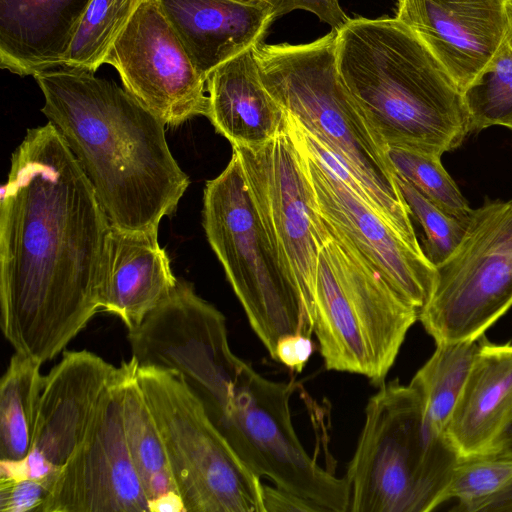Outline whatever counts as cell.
<instances>
[{"label": "cell", "instance_id": "6da1fadb", "mask_svg": "<svg viewBox=\"0 0 512 512\" xmlns=\"http://www.w3.org/2000/svg\"><path fill=\"white\" fill-rule=\"evenodd\" d=\"M110 226L57 128L28 129L0 204V324L15 352L52 360L101 310Z\"/></svg>", "mask_w": 512, "mask_h": 512}, {"label": "cell", "instance_id": "7a4b0ae2", "mask_svg": "<svg viewBox=\"0 0 512 512\" xmlns=\"http://www.w3.org/2000/svg\"><path fill=\"white\" fill-rule=\"evenodd\" d=\"M34 79L42 113L63 136L111 225L158 229L190 182L170 152L165 124L95 72L61 66Z\"/></svg>", "mask_w": 512, "mask_h": 512}, {"label": "cell", "instance_id": "3957f363", "mask_svg": "<svg viewBox=\"0 0 512 512\" xmlns=\"http://www.w3.org/2000/svg\"><path fill=\"white\" fill-rule=\"evenodd\" d=\"M339 74L388 148L441 157L470 134L463 92L396 17H357L336 38Z\"/></svg>", "mask_w": 512, "mask_h": 512}, {"label": "cell", "instance_id": "277c9868", "mask_svg": "<svg viewBox=\"0 0 512 512\" xmlns=\"http://www.w3.org/2000/svg\"><path fill=\"white\" fill-rule=\"evenodd\" d=\"M336 38L331 29L309 43L256 44L252 50L262 82L286 113L346 165L380 215L423 252L387 147L339 74Z\"/></svg>", "mask_w": 512, "mask_h": 512}, {"label": "cell", "instance_id": "5b68a950", "mask_svg": "<svg viewBox=\"0 0 512 512\" xmlns=\"http://www.w3.org/2000/svg\"><path fill=\"white\" fill-rule=\"evenodd\" d=\"M431 426L420 391L384 382L365 408V421L345 479L351 512H429L459 461Z\"/></svg>", "mask_w": 512, "mask_h": 512}, {"label": "cell", "instance_id": "8992f818", "mask_svg": "<svg viewBox=\"0 0 512 512\" xmlns=\"http://www.w3.org/2000/svg\"><path fill=\"white\" fill-rule=\"evenodd\" d=\"M327 227V226H326ZM318 256L313 333L325 368L380 386L419 311L329 227Z\"/></svg>", "mask_w": 512, "mask_h": 512}, {"label": "cell", "instance_id": "52a82bcc", "mask_svg": "<svg viewBox=\"0 0 512 512\" xmlns=\"http://www.w3.org/2000/svg\"><path fill=\"white\" fill-rule=\"evenodd\" d=\"M203 227L248 322L273 358L287 335L311 337L313 328L270 246L232 153L226 168L206 182Z\"/></svg>", "mask_w": 512, "mask_h": 512}, {"label": "cell", "instance_id": "ba28073f", "mask_svg": "<svg viewBox=\"0 0 512 512\" xmlns=\"http://www.w3.org/2000/svg\"><path fill=\"white\" fill-rule=\"evenodd\" d=\"M136 377L185 512H266L261 477L233 450L181 376L138 366Z\"/></svg>", "mask_w": 512, "mask_h": 512}, {"label": "cell", "instance_id": "9c48e42d", "mask_svg": "<svg viewBox=\"0 0 512 512\" xmlns=\"http://www.w3.org/2000/svg\"><path fill=\"white\" fill-rule=\"evenodd\" d=\"M418 320L435 343L476 340L512 307V199L473 209L455 251L435 266Z\"/></svg>", "mask_w": 512, "mask_h": 512}, {"label": "cell", "instance_id": "30bf717a", "mask_svg": "<svg viewBox=\"0 0 512 512\" xmlns=\"http://www.w3.org/2000/svg\"><path fill=\"white\" fill-rule=\"evenodd\" d=\"M286 278L313 328L318 256L330 238L312 184L288 128L255 147H232Z\"/></svg>", "mask_w": 512, "mask_h": 512}, {"label": "cell", "instance_id": "8fae6325", "mask_svg": "<svg viewBox=\"0 0 512 512\" xmlns=\"http://www.w3.org/2000/svg\"><path fill=\"white\" fill-rule=\"evenodd\" d=\"M104 64L123 88L165 125L206 116V77L194 64L158 0H144L111 46Z\"/></svg>", "mask_w": 512, "mask_h": 512}, {"label": "cell", "instance_id": "7c38bea8", "mask_svg": "<svg viewBox=\"0 0 512 512\" xmlns=\"http://www.w3.org/2000/svg\"><path fill=\"white\" fill-rule=\"evenodd\" d=\"M128 341L138 366L178 373L203 405L235 357L224 315L183 279L140 325L128 330Z\"/></svg>", "mask_w": 512, "mask_h": 512}, {"label": "cell", "instance_id": "4fadbf2b", "mask_svg": "<svg viewBox=\"0 0 512 512\" xmlns=\"http://www.w3.org/2000/svg\"><path fill=\"white\" fill-rule=\"evenodd\" d=\"M126 371L127 361H123L40 512H150L124 433Z\"/></svg>", "mask_w": 512, "mask_h": 512}, {"label": "cell", "instance_id": "5bb4252c", "mask_svg": "<svg viewBox=\"0 0 512 512\" xmlns=\"http://www.w3.org/2000/svg\"><path fill=\"white\" fill-rule=\"evenodd\" d=\"M291 138L300 153L325 225L349 240L371 266L420 311L432 293L435 266L424 252L412 248L366 200Z\"/></svg>", "mask_w": 512, "mask_h": 512}, {"label": "cell", "instance_id": "9a60e30c", "mask_svg": "<svg viewBox=\"0 0 512 512\" xmlns=\"http://www.w3.org/2000/svg\"><path fill=\"white\" fill-rule=\"evenodd\" d=\"M117 369L90 351H64L44 376L28 457L1 460L0 476L43 477L59 470L83 441Z\"/></svg>", "mask_w": 512, "mask_h": 512}, {"label": "cell", "instance_id": "2e32d148", "mask_svg": "<svg viewBox=\"0 0 512 512\" xmlns=\"http://www.w3.org/2000/svg\"><path fill=\"white\" fill-rule=\"evenodd\" d=\"M465 90L512 38V0H398L396 16Z\"/></svg>", "mask_w": 512, "mask_h": 512}, {"label": "cell", "instance_id": "e0dca14e", "mask_svg": "<svg viewBox=\"0 0 512 512\" xmlns=\"http://www.w3.org/2000/svg\"><path fill=\"white\" fill-rule=\"evenodd\" d=\"M103 264L101 310L117 316L128 330L140 325L178 280L158 242V229L111 225Z\"/></svg>", "mask_w": 512, "mask_h": 512}, {"label": "cell", "instance_id": "ac0fdd59", "mask_svg": "<svg viewBox=\"0 0 512 512\" xmlns=\"http://www.w3.org/2000/svg\"><path fill=\"white\" fill-rule=\"evenodd\" d=\"M196 67L210 71L263 41L273 17L268 1L158 0Z\"/></svg>", "mask_w": 512, "mask_h": 512}, {"label": "cell", "instance_id": "d6986e66", "mask_svg": "<svg viewBox=\"0 0 512 512\" xmlns=\"http://www.w3.org/2000/svg\"><path fill=\"white\" fill-rule=\"evenodd\" d=\"M92 0H0V68L35 76L64 66Z\"/></svg>", "mask_w": 512, "mask_h": 512}, {"label": "cell", "instance_id": "ffe728a7", "mask_svg": "<svg viewBox=\"0 0 512 512\" xmlns=\"http://www.w3.org/2000/svg\"><path fill=\"white\" fill-rule=\"evenodd\" d=\"M511 412L512 344H494L483 335L446 437L459 458L491 455Z\"/></svg>", "mask_w": 512, "mask_h": 512}, {"label": "cell", "instance_id": "44dd1931", "mask_svg": "<svg viewBox=\"0 0 512 512\" xmlns=\"http://www.w3.org/2000/svg\"><path fill=\"white\" fill-rule=\"evenodd\" d=\"M206 90V117L232 147L262 145L287 126L286 112L264 86L252 48L210 71Z\"/></svg>", "mask_w": 512, "mask_h": 512}, {"label": "cell", "instance_id": "7402d4cb", "mask_svg": "<svg viewBox=\"0 0 512 512\" xmlns=\"http://www.w3.org/2000/svg\"><path fill=\"white\" fill-rule=\"evenodd\" d=\"M138 364L127 361L122 419L129 453L149 502L150 512H185L156 422L136 377Z\"/></svg>", "mask_w": 512, "mask_h": 512}, {"label": "cell", "instance_id": "603a6c76", "mask_svg": "<svg viewBox=\"0 0 512 512\" xmlns=\"http://www.w3.org/2000/svg\"><path fill=\"white\" fill-rule=\"evenodd\" d=\"M42 363L15 352L0 381V459L28 457L43 386Z\"/></svg>", "mask_w": 512, "mask_h": 512}, {"label": "cell", "instance_id": "cb8c5ba5", "mask_svg": "<svg viewBox=\"0 0 512 512\" xmlns=\"http://www.w3.org/2000/svg\"><path fill=\"white\" fill-rule=\"evenodd\" d=\"M482 337V336H481ZM476 340L436 343V349L411 380L421 393L426 416L433 429H446L478 353Z\"/></svg>", "mask_w": 512, "mask_h": 512}, {"label": "cell", "instance_id": "d4e9b609", "mask_svg": "<svg viewBox=\"0 0 512 512\" xmlns=\"http://www.w3.org/2000/svg\"><path fill=\"white\" fill-rule=\"evenodd\" d=\"M144 0H92L83 15L64 66L96 72Z\"/></svg>", "mask_w": 512, "mask_h": 512}, {"label": "cell", "instance_id": "484cf974", "mask_svg": "<svg viewBox=\"0 0 512 512\" xmlns=\"http://www.w3.org/2000/svg\"><path fill=\"white\" fill-rule=\"evenodd\" d=\"M470 133L492 126L512 131V38L493 63L465 90Z\"/></svg>", "mask_w": 512, "mask_h": 512}, {"label": "cell", "instance_id": "4316f807", "mask_svg": "<svg viewBox=\"0 0 512 512\" xmlns=\"http://www.w3.org/2000/svg\"><path fill=\"white\" fill-rule=\"evenodd\" d=\"M395 172L447 214L468 221L473 209L442 165L441 157L411 150L388 148Z\"/></svg>", "mask_w": 512, "mask_h": 512}, {"label": "cell", "instance_id": "83f0119b", "mask_svg": "<svg viewBox=\"0 0 512 512\" xmlns=\"http://www.w3.org/2000/svg\"><path fill=\"white\" fill-rule=\"evenodd\" d=\"M512 484V458L486 455L460 458L442 494V504L458 500L454 509L477 512L490 497Z\"/></svg>", "mask_w": 512, "mask_h": 512}, {"label": "cell", "instance_id": "f1b7e54d", "mask_svg": "<svg viewBox=\"0 0 512 512\" xmlns=\"http://www.w3.org/2000/svg\"><path fill=\"white\" fill-rule=\"evenodd\" d=\"M396 181L410 209L425 234L424 248L427 259L437 266L447 259L460 244L468 221L459 220L423 196L410 182L395 172Z\"/></svg>", "mask_w": 512, "mask_h": 512}, {"label": "cell", "instance_id": "f546056e", "mask_svg": "<svg viewBox=\"0 0 512 512\" xmlns=\"http://www.w3.org/2000/svg\"><path fill=\"white\" fill-rule=\"evenodd\" d=\"M59 470L43 477L0 478V511L40 512Z\"/></svg>", "mask_w": 512, "mask_h": 512}, {"label": "cell", "instance_id": "4dcf8cb0", "mask_svg": "<svg viewBox=\"0 0 512 512\" xmlns=\"http://www.w3.org/2000/svg\"><path fill=\"white\" fill-rule=\"evenodd\" d=\"M274 19L300 9L315 14L320 21L339 31L351 18L342 10L338 0H268Z\"/></svg>", "mask_w": 512, "mask_h": 512}, {"label": "cell", "instance_id": "1f68e13d", "mask_svg": "<svg viewBox=\"0 0 512 512\" xmlns=\"http://www.w3.org/2000/svg\"><path fill=\"white\" fill-rule=\"evenodd\" d=\"M313 351L314 343L311 337L291 334L278 341L273 359L293 371L301 372Z\"/></svg>", "mask_w": 512, "mask_h": 512}, {"label": "cell", "instance_id": "d6a6232c", "mask_svg": "<svg viewBox=\"0 0 512 512\" xmlns=\"http://www.w3.org/2000/svg\"><path fill=\"white\" fill-rule=\"evenodd\" d=\"M263 498L266 512L272 511H318L308 501L276 486L263 484Z\"/></svg>", "mask_w": 512, "mask_h": 512}, {"label": "cell", "instance_id": "836d02e7", "mask_svg": "<svg viewBox=\"0 0 512 512\" xmlns=\"http://www.w3.org/2000/svg\"><path fill=\"white\" fill-rule=\"evenodd\" d=\"M477 512H512V484L483 502Z\"/></svg>", "mask_w": 512, "mask_h": 512}, {"label": "cell", "instance_id": "e575fe53", "mask_svg": "<svg viewBox=\"0 0 512 512\" xmlns=\"http://www.w3.org/2000/svg\"><path fill=\"white\" fill-rule=\"evenodd\" d=\"M491 455L512 458V412Z\"/></svg>", "mask_w": 512, "mask_h": 512}, {"label": "cell", "instance_id": "d590c367", "mask_svg": "<svg viewBox=\"0 0 512 512\" xmlns=\"http://www.w3.org/2000/svg\"><path fill=\"white\" fill-rule=\"evenodd\" d=\"M240 2H246V3H254V2H261V1H268V0H236Z\"/></svg>", "mask_w": 512, "mask_h": 512}]
</instances>
